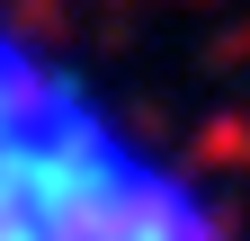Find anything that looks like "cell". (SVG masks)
Segmentation results:
<instances>
[{
  "label": "cell",
  "instance_id": "obj_1",
  "mask_svg": "<svg viewBox=\"0 0 250 241\" xmlns=\"http://www.w3.org/2000/svg\"><path fill=\"white\" fill-rule=\"evenodd\" d=\"M0 241H241V223L81 54L0 9Z\"/></svg>",
  "mask_w": 250,
  "mask_h": 241
}]
</instances>
